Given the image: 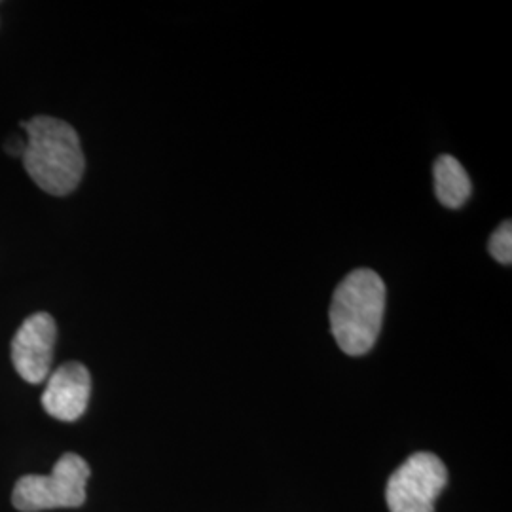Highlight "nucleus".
Masks as SVG:
<instances>
[{
  "label": "nucleus",
  "instance_id": "1",
  "mask_svg": "<svg viewBox=\"0 0 512 512\" xmlns=\"http://www.w3.org/2000/svg\"><path fill=\"white\" fill-rule=\"evenodd\" d=\"M27 133L21 156L29 177L52 196H67L82 181L84 152L73 126L52 116L21 122Z\"/></svg>",
  "mask_w": 512,
  "mask_h": 512
},
{
  "label": "nucleus",
  "instance_id": "2",
  "mask_svg": "<svg viewBox=\"0 0 512 512\" xmlns=\"http://www.w3.org/2000/svg\"><path fill=\"white\" fill-rule=\"evenodd\" d=\"M385 311L382 277L359 268L344 277L330 304V330L336 344L351 357L365 355L374 348Z\"/></svg>",
  "mask_w": 512,
  "mask_h": 512
},
{
  "label": "nucleus",
  "instance_id": "3",
  "mask_svg": "<svg viewBox=\"0 0 512 512\" xmlns=\"http://www.w3.org/2000/svg\"><path fill=\"white\" fill-rule=\"evenodd\" d=\"M90 465L76 454H65L50 475L21 476L12 503L21 512L76 509L86 501Z\"/></svg>",
  "mask_w": 512,
  "mask_h": 512
},
{
  "label": "nucleus",
  "instance_id": "4",
  "mask_svg": "<svg viewBox=\"0 0 512 512\" xmlns=\"http://www.w3.org/2000/svg\"><path fill=\"white\" fill-rule=\"evenodd\" d=\"M448 484V471L435 454L418 452L391 475L385 501L391 512H435V501Z\"/></svg>",
  "mask_w": 512,
  "mask_h": 512
},
{
  "label": "nucleus",
  "instance_id": "5",
  "mask_svg": "<svg viewBox=\"0 0 512 512\" xmlns=\"http://www.w3.org/2000/svg\"><path fill=\"white\" fill-rule=\"evenodd\" d=\"M54 317L46 311H38L27 317L12 340V363L19 376L29 384H40L50 374L54 359Z\"/></svg>",
  "mask_w": 512,
  "mask_h": 512
},
{
  "label": "nucleus",
  "instance_id": "6",
  "mask_svg": "<svg viewBox=\"0 0 512 512\" xmlns=\"http://www.w3.org/2000/svg\"><path fill=\"white\" fill-rule=\"evenodd\" d=\"M92 376L82 363L59 366L42 393L44 410L61 421H76L88 408Z\"/></svg>",
  "mask_w": 512,
  "mask_h": 512
},
{
  "label": "nucleus",
  "instance_id": "7",
  "mask_svg": "<svg viewBox=\"0 0 512 512\" xmlns=\"http://www.w3.org/2000/svg\"><path fill=\"white\" fill-rule=\"evenodd\" d=\"M435 192L442 205L459 209L471 196V179L465 167L454 156H440L435 162Z\"/></svg>",
  "mask_w": 512,
  "mask_h": 512
},
{
  "label": "nucleus",
  "instance_id": "8",
  "mask_svg": "<svg viewBox=\"0 0 512 512\" xmlns=\"http://www.w3.org/2000/svg\"><path fill=\"white\" fill-rule=\"evenodd\" d=\"M490 255L494 256L497 262L501 264H511L512 262V224L511 220H505L490 238L488 243Z\"/></svg>",
  "mask_w": 512,
  "mask_h": 512
}]
</instances>
